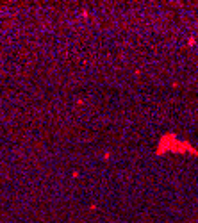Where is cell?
I'll return each mask as SVG.
<instances>
[{"instance_id": "2", "label": "cell", "mask_w": 198, "mask_h": 223, "mask_svg": "<svg viewBox=\"0 0 198 223\" xmlns=\"http://www.w3.org/2000/svg\"><path fill=\"white\" fill-rule=\"evenodd\" d=\"M187 45H189V46H193V45H194V38H189V39H187Z\"/></svg>"}, {"instance_id": "1", "label": "cell", "mask_w": 198, "mask_h": 223, "mask_svg": "<svg viewBox=\"0 0 198 223\" xmlns=\"http://www.w3.org/2000/svg\"><path fill=\"white\" fill-rule=\"evenodd\" d=\"M166 152H171V154H193L198 155V150H194L193 145L189 141H180L177 138V134L173 132H166L157 143V148H155V154L162 155Z\"/></svg>"}]
</instances>
